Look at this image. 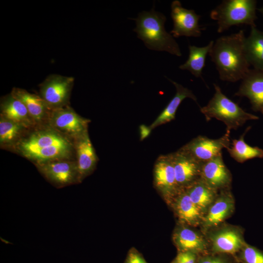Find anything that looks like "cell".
<instances>
[{
	"label": "cell",
	"instance_id": "277c9868",
	"mask_svg": "<svg viewBox=\"0 0 263 263\" xmlns=\"http://www.w3.org/2000/svg\"><path fill=\"white\" fill-rule=\"evenodd\" d=\"M256 4L255 0H225L211 11L210 17L216 21L219 33L235 25L256 27Z\"/></svg>",
	"mask_w": 263,
	"mask_h": 263
},
{
	"label": "cell",
	"instance_id": "7a4b0ae2",
	"mask_svg": "<svg viewBox=\"0 0 263 263\" xmlns=\"http://www.w3.org/2000/svg\"><path fill=\"white\" fill-rule=\"evenodd\" d=\"M134 20L136 27L133 31L148 48L166 51L178 56H182L178 44L165 30L167 18L163 14L152 8L150 11L141 12Z\"/></svg>",
	"mask_w": 263,
	"mask_h": 263
},
{
	"label": "cell",
	"instance_id": "4dcf8cb0",
	"mask_svg": "<svg viewBox=\"0 0 263 263\" xmlns=\"http://www.w3.org/2000/svg\"><path fill=\"white\" fill-rule=\"evenodd\" d=\"M198 263H225V262L219 258H207L201 260Z\"/></svg>",
	"mask_w": 263,
	"mask_h": 263
},
{
	"label": "cell",
	"instance_id": "ffe728a7",
	"mask_svg": "<svg viewBox=\"0 0 263 263\" xmlns=\"http://www.w3.org/2000/svg\"><path fill=\"white\" fill-rule=\"evenodd\" d=\"M213 249L219 252L234 253L245 245L242 236L236 230L226 228L216 232L211 237Z\"/></svg>",
	"mask_w": 263,
	"mask_h": 263
},
{
	"label": "cell",
	"instance_id": "5b68a950",
	"mask_svg": "<svg viewBox=\"0 0 263 263\" xmlns=\"http://www.w3.org/2000/svg\"><path fill=\"white\" fill-rule=\"evenodd\" d=\"M74 79L58 75H49L41 84V97L49 108L57 109L68 102Z\"/></svg>",
	"mask_w": 263,
	"mask_h": 263
},
{
	"label": "cell",
	"instance_id": "44dd1931",
	"mask_svg": "<svg viewBox=\"0 0 263 263\" xmlns=\"http://www.w3.org/2000/svg\"><path fill=\"white\" fill-rule=\"evenodd\" d=\"M0 107L3 117L24 127L32 123L33 118L25 105L12 94L3 99Z\"/></svg>",
	"mask_w": 263,
	"mask_h": 263
},
{
	"label": "cell",
	"instance_id": "cb8c5ba5",
	"mask_svg": "<svg viewBox=\"0 0 263 263\" xmlns=\"http://www.w3.org/2000/svg\"><path fill=\"white\" fill-rule=\"evenodd\" d=\"M211 40L204 47L189 45V56L187 60L179 66L181 70L189 71L194 76L202 78V71L205 65L207 55L214 43Z\"/></svg>",
	"mask_w": 263,
	"mask_h": 263
},
{
	"label": "cell",
	"instance_id": "8fae6325",
	"mask_svg": "<svg viewBox=\"0 0 263 263\" xmlns=\"http://www.w3.org/2000/svg\"><path fill=\"white\" fill-rule=\"evenodd\" d=\"M200 178L216 190L229 186L231 176L224 163L222 153L202 163Z\"/></svg>",
	"mask_w": 263,
	"mask_h": 263
},
{
	"label": "cell",
	"instance_id": "30bf717a",
	"mask_svg": "<svg viewBox=\"0 0 263 263\" xmlns=\"http://www.w3.org/2000/svg\"><path fill=\"white\" fill-rule=\"evenodd\" d=\"M43 175L56 187H61L79 182L77 164L55 160L38 165Z\"/></svg>",
	"mask_w": 263,
	"mask_h": 263
},
{
	"label": "cell",
	"instance_id": "d6986e66",
	"mask_svg": "<svg viewBox=\"0 0 263 263\" xmlns=\"http://www.w3.org/2000/svg\"><path fill=\"white\" fill-rule=\"evenodd\" d=\"M233 199L228 192L223 193L208 208L203 219L205 228L215 226L227 218L233 211Z\"/></svg>",
	"mask_w": 263,
	"mask_h": 263
},
{
	"label": "cell",
	"instance_id": "d4e9b609",
	"mask_svg": "<svg viewBox=\"0 0 263 263\" xmlns=\"http://www.w3.org/2000/svg\"><path fill=\"white\" fill-rule=\"evenodd\" d=\"M11 94L23 103L30 116L37 121L41 120L50 109L41 96L24 90L14 88Z\"/></svg>",
	"mask_w": 263,
	"mask_h": 263
},
{
	"label": "cell",
	"instance_id": "9a60e30c",
	"mask_svg": "<svg viewBox=\"0 0 263 263\" xmlns=\"http://www.w3.org/2000/svg\"><path fill=\"white\" fill-rule=\"evenodd\" d=\"M53 146H70V142L58 133L53 131H42L32 134L21 141L19 149L23 154Z\"/></svg>",
	"mask_w": 263,
	"mask_h": 263
},
{
	"label": "cell",
	"instance_id": "4fadbf2b",
	"mask_svg": "<svg viewBox=\"0 0 263 263\" xmlns=\"http://www.w3.org/2000/svg\"><path fill=\"white\" fill-rule=\"evenodd\" d=\"M52 123L58 130L71 136L79 138L87 133L88 120L68 108L55 109Z\"/></svg>",
	"mask_w": 263,
	"mask_h": 263
},
{
	"label": "cell",
	"instance_id": "83f0119b",
	"mask_svg": "<svg viewBox=\"0 0 263 263\" xmlns=\"http://www.w3.org/2000/svg\"><path fill=\"white\" fill-rule=\"evenodd\" d=\"M243 249L242 256L245 263H263V252L249 244H245Z\"/></svg>",
	"mask_w": 263,
	"mask_h": 263
},
{
	"label": "cell",
	"instance_id": "f1b7e54d",
	"mask_svg": "<svg viewBox=\"0 0 263 263\" xmlns=\"http://www.w3.org/2000/svg\"><path fill=\"white\" fill-rule=\"evenodd\" d=\"M123 263H148L143 256L135 248L132 247L128 252Z\"/></svg>",
	"mask_w": 263,
	"mask_h": 263
},
{
	"label": "cell",
	"instance_id": "9c48e42d",
	"mask_svg": "<svg viewBox=\"0 0 263 263\" xmlns=\"http://www.w3.org/2000/svg\"><path fill=\"white\" fill-rule=\"evenodd\" d=\"M169 154L179 189H186L200 178L202 163L181 148Z\"/></svg>",
	"mask_w": 263,
	"mask_h": 263
},
{
	"label": "cell",
	"instance_id": "6da1fadb",
	"mask_svg": "<svg viewBox=\"0 0 263 263\" xmlns=\"http://www.w3.org/2000/svg\"><path fill=\"white\" fill-rule=\"evenodd\" d=\"M243 30L223 36L214 42L209 52L221 80L235 82L242 80L250 70L245 49Z\"/></svg>",
	"mask_w": 263,
	"mask_h": 263
},
{
	"label": "cell",
	"instance_id": "f546056e",
	"mask_svg": "<svg viewBox=\"0 0 263 263\" xmlns=\"http://www.w3.org/2000/svg\"><path fill=\"white\" fill-rule=\"evenodd\" d=\"M196 253L190 252H178L176 257L171 263H195Z\"/></svg>",
	"mask_w": 263,
	"mask_h": 263
},
{
	"label": "cell",
	"instance_id": "7c38bea8",
	"mask_svg": "<svg viewBox=\"0 0 263 263\" xmlns=\"http://www.w3.org/2000/svg\"><path fill=\"white\" fill-rule=\"evenodd\" d=\"M235 95L247 97L252 110L263 114V71L250 69Z\"/></svg>",
	"mask_w": 263,
	"mask_h": 263
},
{
	"label": "cell",
	"instance_id": "4316f807",
	"mask_svg": "<svg viewBox=\"0 0 263 263\" xmlns=\"http://www.w3.org/2000/svg\"><path fill=\"white\" fill-rule=\"evenodd\" d=\"M24 126L2 117L0 121L1 144L10 143L20 135Z\"/></svg>",
	"mask_w": 263,
	"mask_h": 263
},
{
	"label": "cell",
	"instance_id": "1f68e13d",
	"mask_svg": "<svg viewBox=\"0 0 263 263\" xmlns=\"http://www.w3.org/2000/svg\"><path fill=\"white\" fill-rule=\"evenodd\" d=\"M259 11L263 16V6L261 7V8L259 9Z\"/></svg>",
	"mask_w": 263,
	"mask_h": 263
},
{
	"label": "cell",
	"instance_id": "8992f818",
	"mask_svg": "<svg viewBox=\"0 0 263 263\" xmlns=\"http://www.w3.org/2000/svg\"><path fill=\"white\" fill-rule=\"evenodd\" d=\"M230 132L218 139L199 135L181 148L201 163L206 162L222 153L223 149L230 146Z\"/></svg>",
	"mask_w": 263,
	"mask_h": 263
},
{
	"label": "cell",
	"instance_id": "603a6c76",
	"mask_svg": "<svg viewBox=\"0 0 263 263\" xmlns=\"http://www.w3.org/2000/svg\"><path fill=\"white\" fill-rule=\"evenodd\" d=\"M185 189L202 212L209 208L216 196L217 190L208 186L200 178Z\"/></svg>",
	"mask_w": 263,
	"mask_h": 263
},
{
	"label": "cell",
	"instance_id": "7402d4cb",
	"mask_svg": "<svg viewBox=\"0 0 263 263\" xmlns=\"http://www.w3.org/2000/svg\"><path fill=\"white\" fill-rule=\"evenodd\" d=\"M245 49L250 65L254 69L263 71V32L256 27H251V31L245 39Z\"/></svg>",
	"mask_w": 263,
	"mask_h": 263
},
{
	"label": "cell",
	"instance_id": "5bb4252c",
	"mask_svg": "<svg viewBox=\"0 0 263 263\" xmlns=\"http://www.w3.org/2000/svg\"><path fill=\"white\" fill-rule=\"evenodd\" d=\"M173 208L181 224L196 226L202 220V212L193 203L185 189H180L169 204Z\"/></svg>",
	"mask_w": 263,
	"mask_h": 263
},
{
	"label": "cell",
	"instance_id": "ba28073f",
	"mask_svg": "<svg viewBox=\"0 0 263 263\" xmlns=\"http://www.w3.org/2000/svg\"><path fill=\"white\" fill-rule=\"evenodd\" d=\"M170 15L173 27L170 34L174 38L201 36L202 29L199 24L200 16L193 10L184 8L179 0H175L171 4Z\"/></svg>",
	"mask_w": 263,
	"mask_h": 263
},
{
	"label": "cell",
	"instance_id": "3957f363",
	"mask_svg": "<svg viewBox=\"0 0 263 263\" xmlns=\"http://www.w3.org/2000/svg\"><path fill=\"white\" fill-rule=\"evenodd\" d=\"M215 93L207 105L200 108L207 121L212 118L224 122L226 131L237 130L247 120H257L259 117L244 111L237 103L225 95L220 87L213 84Z\"/></svg>",
	"mask_w": 263,
	"mask_h": 263
},
{
	"label": "cell",
	"instance_id": "ac0fdd59",
	"mask_svg": "<svg viewBox=\"0 0 263 263\" xmlns=\"http://www.w3.org/2000/svg\"><path fill=\"white\" fill-rule=\"evenodd\" d=\"M77 168L79 182L94 170L97 157L87 133L79 138Z\"/></svg>",
	"mask_w": 263,
	"mask_h": 263
},
{
	"label": "cell",
	"instance_id": "e0dca14e",
	"mask_svg": "<svg viewBox=\"0 0 263 263\" xmlns=\"http://www.w3.org/2000/svg\"><path fill=\"white\" fill-rule=\"evenodd\" d=\"M167 78L174 85L176 88L175 94L155 120L149 127L150 130L174 119L178 108L185 98H190L195 102L197 101L196 97L190 90L170 79Z\"/></svg>",
	"mask_w": 263,
	"mask_h": 263
},
{
	"label": "cell",
	"instance_id": "484cf974",
	"mask_svg": "<svg viewBox=\"0 0 263 263\" xmlns=\"http://www.w3.org/2000/svg\"><path fill=\"white\" fill-rule=\"evenodd\" d=\"M250 129V127L247 128L238 139H233L230 147L227 149L230 156L239 163H244L255 158L263 157V149L251 146L244 141V137Z\"/></svg>",
	"mask_w": 263,
	"mask_h": 263
},
{
	"label": "cell",
	"instance_id": "2e32d148",
	"mask_svg": "<svg viewBox=\"0 0 263 263\" xmlns=\"http://www.w3.org/2000/svg\"><path fill=\"white\" fill-rule=\"evenodd\" d=\"M172 240L178 252L190 251L196 253L205 249L203 238L188 225L181 224L174 230Z\"/></svg>",
	"mask_w": 263,
	"mask_h": 263
},
{
	"label": "cell",
	"instance_id": "52a82bcc",
	"mask_svg": "<svg viewBox=\"0 0 263 263\" xmlns=\"http://www.w3.org/2000/svg\"><path fill=\"white\" fill-rule=\"evenodd\" d=\"M153 179L155 188L169 204L179 190L169 154L161 155L156 160L154 167Z\"/></svg>",
	"mask_w": 263,
	"mask_h": 263
}]
</instances>
